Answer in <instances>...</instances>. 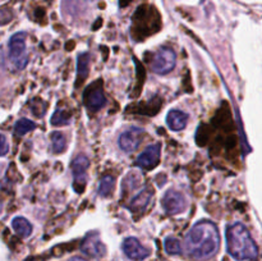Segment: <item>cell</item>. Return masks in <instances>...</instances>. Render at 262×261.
<instances>
[{
  "label": "cell",
  "mask_w": 262,
  "mask_h": 261,
  "mask_svg": "<svg viewBox=\"0 0 262 261\" xmlns=\"http://www.w3.org/2000/svg\"><path fill=\"white\" fill-rule=\"evenodd\" d=\"M90 166V160L87 156L84 155H78L71 164L72 171H73L74 177V188L77 187V184H82L84 187L86 183V171Z\"/></svg>",
  "instance_id": "cell-10"
},
{
  "label": "cell",
  "mask_w": 262,
  "mask_h": 261,
  "mask_svg": "<svg viewBox=\"0 0 262 261\" xmlns=\"http://www.w3.org/2000/svg\"><path fill=\"white\" fill-rule=\"evenodd\" d=\"M113 187H114V178L112 176H105L104 178L101 179L99 186V193L101 194L102 197L109 196L110 192L113 191Z\"/></svg>",
  "instance_id": "cell-18"
},
{
  "label": "cell",
  "mask_w": 262,
  "mask_h": 261,
  "mask_svg": "<svg viewBox=\"0 0 262 261\" xmlns=\"http://www.w3.org/2000/svg\"><path fill=\"white\" fill-rule=\"evenodd\" d=\"M187 202L186 197L178 191H168L165 193V196L163 197V207L165 209V211L170 215H177L181 214L186 210Z\"/></svg>",
  "instance_id": "cell-6"
},
{
  "label": "cell",
  "mask_w": 262,
  "mask_h": 261,
  "mask_svg": "<svg viewBox=\"0 0 262 261\" xmlns=\"http://www.w3.org/2000/svg\"><path fill=\"white\" fill-rule=\"evenodd\" d=\"M51 141H53L54 153H56V154L63 153L64 148H66V146H67L64 136L61 135L60 132H58V130H55V132H53V135H51Z\"/></svg>",
  "instance_id": "cell-19"
},
{
  "label": "cell",
  "mask_w": 262,
  "mask_h": 261,
  "mask_svg": "<svg viewBox=\"0 0 262 261\" xmlns=\"http://www.w3.org/2000/svg\"><path fill=\"white\" fill-rule=\"evenodd\" d=\"M8 153V143L7 138H5L4 135H2V155L5 156Z\"/></svg>",
  "instance_id": "cell-21"
},
{
  "label": "cell",
  "mask_w": 262,
  "mask_h": 261,
  "mask_svg": "<svg viewBox=\"0 0 262 261\" xmlns=\"http://www.w3.org/2000/svg\"><path fill=\"white\" fill-rule=\"evenodd\" d=\"M77 83L78 86L81 82H83L87 78L89 74V67H90V54L83 53L78 55V60H77Z\"/></svg>",
  "instance_id": "cell-14"
},
{
  "label": "cell",
  "mask_w": 262,
  "mask_h": 261,
  "mask_svg": "<svg viewBox=\"0 0 262 261\" xmlns=\"http://www.w3.org/2000/svg\"><path fill=\"white\" fill-rule=\"evenodd\" d=\"M143 138V130L141 128H130V129L125 130L120 135L119 141V147L122 148L125 153H132L136 148L140 146L141 141Z\"/></svg>",
  "instance_id": "cell-7"
},
{
  "label": "cell",
  "mask_w": 262,
  "mask_h": 261,
  "mask_svg": "<svg viewBox=\"0 0 262 261\" xmlns=\"http://www.w3.org/2000/svg\"><path fill=\"white\" fill-rule=\"evenodd\" d=\"M71 123V117L67 114L64 110H55L53 118H51V124L53 125H66Z\"/></svg>",
  "instance_id": "cell-20"
},
{
  "label": "cell",
  "mask_w": 262,
  "mask_h": 261,
  "mask_svg": "<svg viewBox=\"0 0 262 261\" xmlns=\"http://www.w3.org/2000/svg\"><path fill=\"white\" fill-rule=\"evenodd\" d=\"M81 250L82 252L86 253L90 257H101L106 252V248H105L104 243L100 241L97 233H91V234L84 238L83 242H82Z\"/></svg>",
  "instance_id": "cell-9"
},
{
  "label": "cell",
  "mask_w": 262,
  "mask_h": 261,
  "mask_svg": "<svg viewBox=\"0 0 262 261\" xmlns=\"http://www.w3.org/2000/svg\"><path fill=\"white\" fill-rule=\"evenodd\" d=\"M188 115L182 110H170L166 117V123L171 130H182L187 125Z\"/></svg>",
  "instance_id": "cell-13"
},
{
  "label": "cell",
  "mask_w": 262,
  "mask_h": 261,
  "mask_svg": "<svg viewBox=\"0 0 262 261\" xmlns=\"http://www.w3.org/2000/svg\"><path fill=\"white\" fill-rule=\"evenodd\" d=\"M123 252L128 258L133 261H142L150 256V250L141 245L140 241L135 237L125 238L123 242Z\"/></svg>",
  "instance_id": "cell-5"
},
{
  "label": "cell",
  "mask_w": 262,
  "mask_h": 261,
  "mask_svg": "<svg viewBox=\"0 0 262 261\" xmlns=\"http://www.w3.org/2000/svg\"><path fill=\"white\" fill-rule=\"evenodd\" d=\"M160 154H161V146L160 143H155V145H150L148 147L145 148L143 153L138 155L137 166L142 169H152L154 166L158 165L159 160H160Z\"/></svg>",
  "instance_id": "cell-8"
},
{
  "label": "cell",
  "mask_w": 262,
  "mask_h": 261,
  "mask_svg": "<svg viewBox=\"0 0 262 261\" xmlns=\"http://www.w3.org/2000/svg\"><path fill=\"white\" fill-rule=\"evenodd\" d=\"M220 235L214 223L202 220L191 228L186 237V251L196 260H209L219 251Z\"/></svg>",
  "instance_id": "cell-1"
},
{
  "label": "cell",
  "mask_w": 262,
  "mask_h": 261,
  "mask_svg": "<svg viewBox=\"0 0 262 261\" xmlns=\"http://www.w3.org/2000/svg\"><path fill=\"white\" fill-rule=\"evenodd\" d=\"M176 67V53L169 48H163L155 54L152 71L158 74H168Z\"/></svg>",
  "instance_id": "cell-4"
},
{
  "label": "cell",
  "mask_w": 262,
  "mask_h": 261,
  "mask_svg": "<svg viewBox=\"0 0 262 261\" xmlns=\"http://www.w3.org/2000/svg\"><path fill=\"white\" fill-rule=\"evenodd\" d=\"M84 102H86V106L90 110H92V112H99L106 104V99H105L101 87H96L95 89V87L90 86L87 89L86 94H84Z\"/></svg>",
  "instance_id": "cell-11"
},
{
  "label": "cell",
  "mask_w": 262,
  "mask_h": 261,
  "mask_svg": "<svg viewBox=\"0 0 262 261\" xmlns=\"http://www.w3.org/2000/svg\"><path fill=\"white\" fill-rule=\"evenodd\" d=\"M164 247H165L166 253L169 255H181L183 248H182L181 242L174 237H168L164 242Z\"/></svg>",
  "instance_id": "cell-17"
},
{
  "label": "cell",
  "mask_w": 262,
  "mask_h": 261,
  "mask_svg": "<svg viewBox=\"0 0 262 261\" xmlns=\"http://www.w3.org/2000/svg\"><path fill=\"white\" fill-rule=\"evenodd\" d=\"M36 128V123L33 120L27 119V118H23V119H19L14 125L15 135L17 136H25L27 135L28 132L33 130Z\"/></svg>",
  "instance_id": "cell-16"
},
{
  "label": "cell",
  "mask_w": 262,
  "mask_h": 261,
  "mask_svg": "<svg viewBox=\"0 0 262 261\" xmlns=\"http://www.w3.org/2000/svg\"><path fill=\"white\" fill-rule=\"evenodd\" d=\"M228 252L235 260H255L258 255V248L250 232L242 223H234L227 228Z\"/></svg>",
  "instance_id": "cell-2"
},
{
  "label": "cell",
  "mask_w": 262,
  "mask_h": 261,
  "mask_svg": "<svg viewBox=\"0 0 262 261\" xmlns=\"http://www.w3.org/2000/svg\"><path fill=\"white\" fill-rule=\"evenodd\" d=\"M152 196H154V192L151 191V188L143 189V191H141L140 193L136 194V196L133 197V200L130 201L129 206L128 207H129L133 212L145 211L146 207L148 206V204H150L151 200H152Z\"/></svg>",
  "instance_id": "cell-12"
},
{
  "label": "cell",
  "mask_w": 262,
  "mask_h": 261,
  "mask_svg": "<svg viewBox=\"0 0 262 261\" xmlns=\"http://www.w3.org/2000/svg\"><path fill=\"white\" fill-rule=\"evenodd\" d=\"M12 227L14 232L19 235L20 238H28L32 233V225L27 219L22 216H17L12 220Z\"/></svg>",
  "instance_id": "cell-15"
},
{
  "label": "cell",
  "mask_w": 262,
  "mask_h": 261,
  "mask_svg": "<svg viewBox=\"0 0 262 261\" xmlns=\"http://www.w3.org/2000/svg\"><path fill=\"white\" fill-rule=\"evenodd\" d=\"M26 32H17L9 38L8 56L15 71H22L28 63L27 48H26Z\"/></svg>",
  "instance_id": "cell-3"
},
{
  "label": "cell",
  "mask_w": 262,
  "mask_h": 261,
  "mask_svg": "<svg viewBox=\"0 0 262 261\" xmlns=\"http://www.w3.org/2000/svg\"><path fill=\"white\" fill-rule=\"evenodd\" d=\"M69 261H86V260H84V258H82V257H72Z\"/></svg>",
  "instance_id": "cell-22"
}]
</instances>
